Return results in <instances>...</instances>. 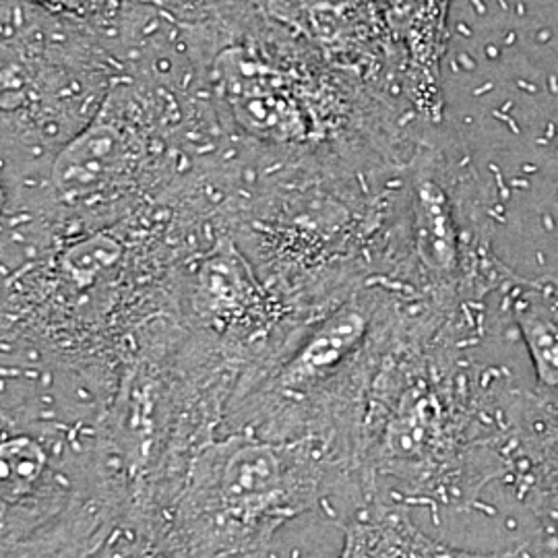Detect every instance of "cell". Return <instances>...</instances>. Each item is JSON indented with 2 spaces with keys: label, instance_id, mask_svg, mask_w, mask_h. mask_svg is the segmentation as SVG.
<instances>
[{
  "label": "cell",
  "instance_id": "obj_8",
  "mask_svg": "<svg viewBox=\"0 0 558 558\" xmlns=\"http://www.w3.org/2000/svg\"><path fill=\"white\" fill-rule=\"evenodd\" d=\"M416 232L420 255L435 271H449L456 263V230L439 184L424 180L416 189Z\"/></svg>",
  "mask_w": 558,
  "mask_h": 558
},
{
  "label": "cell",
  "instance_id": "obj_11",
  "mask_svg": "<svg viewBox=\"0 0 558 558\" xmlns=\"http://www.w3.org/2000/svg\"><path fill=\"white\" fill-rule=\"evenodd\" d=\"M94 558H177L160 536L133 525H120Z\"/></svg>",
  "mask_w": 558,
  "mask_h": 558
},
{
  "label": "cell",
  "instance_id": "obj_9",
  "mask_svg": "<svg viewBox=\"0 0 558 558\" xmlns=\"http://www.w3.org/2000/svg\"><path fill=\"white\" fill-rule=\"evenodd\" d=\"M122 244L108 234H96L75 242L60 260V271L80 290L106 278L122 259Z\"/></svg>",
  "mask_w": 558,
  "mask_h": 558
},
{
  "label": "cell",
  "instance_id": "obj_2",
  "mask_svg": "<svg viewBox=\"0 0 558 558\" xmlns=\"http://www.w3.org/2000/svg\"><path fill=\"white\" fill-rule=\"evenodd\" d=\"M360 507L359 484L317 442L226 433L193 461L166 518V546L177 558L267 550L308 511L339 527Z\"/></svg>",
  "mask_w": 558,
  "mask_h": 558
},
{
  "label": "cell",
  "instance_id": "obj_10",
  "mask_svg": "<svg viewBox=\"0 0 558 558\" xmlns=\"http://www.w3.org/2000/svg\"><path fill=\"white\" fill-rule=\"evenodd\" d=\"M519 325L536 364L542 391L546 393L544 401L558 410V317L530 311L519 317Z\"/></svg>",
  "mask_w": 558,
  "mask_h": 558
},
{
  "label": "cell",
  "instance_id": "obj_4",
  "mask_svg": "<svg viewBox=\"0 0 558 558\" xmlns=\"http://www.w3.org/2000/svg\"><path fill=\"white\" fill-rule=\"evenodd\" d=\"M137 160L133 135L119 120H94L60 149L50 170V182L60 199L80 203L112 191Z\"/></svg>",
  "mask_w": 558,
  "mask_h": 558
},
{
  "label": "cell",
  "instance_id": "obj_5",
  "mask_svg": "<svg viewBox=\"0 0 558 558\" xmlns=\"http://www.w3.org/2000/svg\"><path fill=\"white\" fill-rule=\"evenodd\" d=\"M343 544L338 558H534L527 548L476 553L430 538L410 518V511L366 505L339 523Z\"/></svg>",
  "mask_w": 558,
  "mask_h": 558
},
{
  "label": "cell",
  "instance_id": "obj_7",
  "mask_svg": "<svg viewBox=\"0 0 558 558\" xmlns=\"http://www.w3.org/2000/svg\"><path fill=\"white\" fill-rule=\"evenodd\" d=\"M114 534L112 523L96 511H77L29 538L0 546L2 558H94Z\"/></svg>",
  "mask_w": 558,
  "mask_h": 558
},
{
  "label": "cell",
  "instance_id": "obj_3",
  "mask_svg": "<svg viewBox=\"0 0 558 558\" xmlns=\"http://www.w3.org/2000/svg\"><path fill=\"white\" fill-rule=\"evenodd\" d=\"M511 476L538 521V546L558 548V410L546 401L511 405Z\"/></svg>",
  "mask_w": 558,
  "mask_h": 558
},
{
  "label": "cell",
  "instance_id": "obj_6",
  "mask_svg": "<svg viewBox=\"0 0 558 558\" xmlns=\"http://www.w3.org/2000/svg\"><path fill=\"white\" fill-rule=\"evenodd\" d=\"M221 66L228 101L246 129L279 140L299 135L300 106L267 64L244 50H234L226 54Z\"/></svg>",
  "mask_w": 558,
  "mask_h": 558
},
{
  "label": "cell",
  "instance_id": "obj_14",
  "mask_svg": "<svg viewBox=\"0 0 558 558\" xmlns=\"http://www.w3.org/2000/svg\"><path fill=\"white\" fill-rule=\"evenodd\" d=\"M534 558H558V548H546V546H538L532 550Z\"/></svg>",
  "mask_w": 558,
  "mask_h": 558
},
{
  "label": "cell",
  "instance_id": "obj_13",
  "mask_svg": "<svg viewBox=\"0 0 558 558\" xmlns=\"http://www.w3.org/2000/svg\"><path fill=\"white\" fill-rule=\"evenodd\" d=\"M218 558H279L271 548L267 550H255V553H244V555H230V557H218Z\"/></svg>",
  "mask_w": 558,
  "mask_h": 558
},
{
  "label": "cell",
  "instance_id": "obj_12",
  "mask_svg": "<svg viewBox=\"0 0 558 558\" xmlns=\"http://www.w3.org/2000/svg\"><path fill=\"white\" fill-rule=\"evenodd\" d=\"M48 9L77 20H100L110 17L120 7V0H36Z\"/></svg>",
  "mask_w": 558,
  "mask_h": 558
},
{
  "label": "cell",
  "instance_id": "obj_1",
  "mask_svg": "<svg viewBox=\"0 0 558 558\" xmlns=\"http://www.w3.org/2000/svg\"><path fill=\"white\" fill-rule=\"evenodd\" d=\"M511 405L474 398L463 385L396 371L371 385L360 428L356 480L366 505L470 511L511 476Z\"/></svg>",
  "mask_w": 558,
  "mask_h": 558
}]
</instances>
